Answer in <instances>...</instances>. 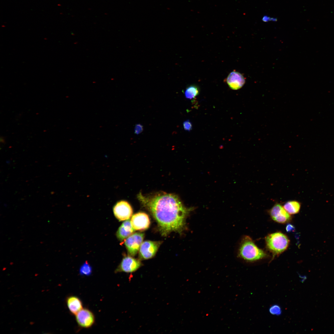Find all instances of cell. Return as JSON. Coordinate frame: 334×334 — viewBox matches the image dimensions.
Returning <instances> with one entry per match:
<instances>
[{"label":"cell","mask_w":334,"mask_h":334,"mask_svg":"<svg viewBox=\"0 0 334 334\" xmlns=\"http://www.w3.org/2000/svg\"><path fill=\"white\" fill-rule=\"evenodd\" d=\"M269 213L272 219L277 223L285 224L291 220L290 215L279 203H276L270 210Z\"/></svg>","instance_id":"obj_8"},{"label":"cell","mask_w":334,"mask_h":334,"mask_svg":"<svg viewBox=\"0 0 334 334\" xmlns=\"http://www.w3.org/2000/svg\"><path fill=\"white\" fill-rule=\"evenodd\" d=\"M238 255L243 259L254 262L267 257V254L259 248L248 236L242 240L238 250Z\"/></svg>","instance_id":"obj_2"},{"label":"cell","mask_w":334,"mask_h":334,"mask_svg":"<svg viewBox=\"0 0 334 334\" xmlns=\"http://www.w3.org/2000/svg\"><path fill=\"white\" fill-rule=\"evenodd\" d=\"M66 302L67 307L72 314L75 315L83 309L82 302L77 297H69L67 298Z\"/></svg>","instance_id":"obj_13"},{"label":"cell","mask_w":334,"mask_h":334,"mask_svg":"<svg viewBox=\"0 0 334 334\" xmlns=\"http://www.w3.org/2000/svg\"><path fill=\"white\" fill-rule=\"evenodd\" d=\"M92 268L89 263L86 261L80 267L79 273L80 275L89 276L92 272Z\"/></svg>","instance_id":"obj_16"},{"label":"cell","mask_w":334,"mask_h":334,"mask_svg":"<svg viewBox=\"0 0 334 334\" xmlns=\"http://www.w3.org/2000/svg\"><path fill=\"white\" fill-rule=\"evenodd\" d=\"M137 197L156 221L162 236L173 232L181 233L185 229L186 217L192 209L185 207L177 195L162 192L145 196L139 193Z\"/></svg>","instance_id":"obj_1"},{"label":"cell","mask_w":334,"mask_h":334,"mask_svg":"<svg viewBox=\"0 0 334 334\" xmlns=\"http://www.w3.org/2000/svg\"><path fill=\"white\" fill-rule=\"evenodd\" d=\"M142 265L139 259H135L130 256H126L123 258L115 272L116 273L133 272L140 268Z\"/></svg>","instance_id":"obj_6"},{"label":"cell","mask_w":334,"mask_h":334,"mask_svg":"<svg viewBox=\"0 0 334 334\" xmlns=\"http://www.w3.org/2000/svg\"><path fill=\"white\" fill-rule=\"evenodd\" d=\"M115 217L120 221L128 220L133 214V209L130 204L125 201H120L117 203L113 208Z\"/></svg>","instance_id":"obj_7"},{"label":"cell","mask_w":334,"mask_h":334,"mask_svg":"<svg viewBox=\"0 0 334 334\" xmlns=\"http://www.w3.org/2000/svg\"><path fill=\"white\" fill-rule=\"evenodd\" d=\"M131 221L133 227L136 230H146L149 227L150 224L148 215L143 212H139L134 214Z\"/></svg>","instance_id":"obj_10"},{"label":"cell","mask_w":334,"mask_h":334,"mask_svg":"<svg viewBox=\"0 0 334 334\" xmlns=\"http://www.w3.org/2000/svg\"><path fill=\"white\" fill-rule=\"evenodd\" d=\"M143 126L141 124H136L134 128L135 133L137 135H139L143 131Z\"/></svg>","instance_id":"obj_19"},{"label":"cell","mask_w":334,"mask_h":334,"mask_svg":"<svg viewBox=\"0 0 334 334\" xmlns=\"http://www.w3.org/2000/svg\"><path fill=\"white\" fill-rule=\"evenodd\" d=\"M199 92V87L195 85H191L188 86L184 91V95L187 99H191L194 98L198 96Z\"/></svg>","instance_id":"obj_15"},{"label":"cell","mask_w":334,"mask_h":334,"mask_svg":"<svg viewBox=\"0 0 334 334\" xmlns=\"http://www.w3.org/2000/svg\"><path fill=\"white\" fill-rule=\"evenodd\" d=\"M262 20L265 22H267L271 20L275 21L277 20V19L273 18H271L267 16H264L262 18Z\"/></svg>","instance_id":"obj_21"},{"label":"cell","mask_w":334,"mask_h":334,"mask_svg":"<svg viewBox=\"0 0 334 334\" xmlns=\"http://www.w3.org/2000/svg\"><path fill=\"white\" fill-rule=\"evenodd\" d=\"M286 229L287 232H289L294 231L295 230V228L292 225L289 224L286 225Z\"/></svg>","instance_id":"obj_20"},{"label":"cell","mask_w":334,"mask_h":334,"mask_svg":"<svg viewBox=\"0 0 334 334\" xmlns=\"http://www.w3.org/2000/svg\"><path fill=\"white\" fill-rule=\"evenodd\" d=\"M283 206L289 214H295L299 212L301 207V204L297 201L290 200L286 202Z\"/></svg>","instance_id":"obj_14"},{"label":"cell","mask_w":334,"mask_h":334,"mask_svg":"<svg viewBox=\"0 0 334 334\" xmlns=\"http://www.w3.org/2000/svg\"><path fill=\"white\" fill-rule=\"evenodd\" d=\"M270 313L272 315H279L281 313V310L280 306L277 304L272 306L269 308Z\"/></svg>","instance_id":"obj_17"},{"label":"cell","mask_w":334,"mask_h":334,"mask_svg":"<svg viewBox=\"0 0 334 334\" xmlns=\"http://www.w3.org/2000/svg\"><path fill=\"white\" fill-rule=\"evenodd\" d=\"M184 130L186 131H190L192 129V124L189 120L185 121L183 123Z\"/></svg>","instance_id":"obj_18"},{"label":"cell","mask_w":334,"mask_h":334,"mask_svg":"<svg viewBox=\"0 0 334 334\" xmlns=\"http://www.w3.org/2000/svg\"><path fill=\"white\" fill-rule=\"evenodd\" d=\"M77 323L79 326L84 328L91 327L95 322L93 313L87 309H82L75 315Z\"/></svg>","instance_id":"obj_9"},{"label":"cell","mask_w":334,"mask_h":334,"mask_svg":"<svg viewBox=\"0 0 334 334\" xmlns=\"http://www.w3.org/2000/svg\"><path fill=\"white\" fill-rule=\"evenodd\" d=\"M226 82L230 88L236 90L242 87L245 83V80L241 74L238 72L233 71L228 75Z\"/></svg>","instance_id":"obj_11"},{"label":"cell","mask_w":334,"mask_h":334,"mask_svg":"<svg viewBox=\"0 0 334 334\" xmlns=\"http://www.w3.org/2000/svg\"><path fill=\"white\" fill-rule=\"evenodd\" d=\"M265 241L267 248L272 254L273 258L286 250L289 243L288 237L280 232L268 235L265 238Z\"/></svg>","instance_id":"obj_3"},{"label":"cell","mask_w":334,"mask_h":334,"mask_svg":"<svg viewBox=\"0 0 334 334\" xmlns=\"http://www.w3.org/2000/svg\"><path fill=\"white\" fill-rule=\"evenodd\" d=\"M144 237L143 233H133L125 240V244L128 253L131 256H135L139 250Z\"/></svg>","instance_id":"obj_4"},{"label":"cell","mask_w":334,"mask_h":334,"mask_svg":"<svg viewBox=\"0 0 334 334\" xmlns=\"http://www.w3.org/2000/svg\"><path fill=\"white\" fill-rule=\"evenodd\" d=\"M135 230L130 220H127L119 227L116 233V236L119 241H122L132 234Z\"/></svg>","instance_id":"obj_12"},{"label":"cell","mask_w":334,"mask_h":334,"mask_svg":"<svg viewBox=\"0 0 334 334\" xmlns=\"http://www.w3.org/2000/svg\"><path fill=\"white\" fill-rule=\"evenodd\" d=\"M161 241H146L142 242L139 250V256L142 259L152 258L156 255L161 243Z\"/></svg>","instance_id":"obj_5"}]
</instances>
